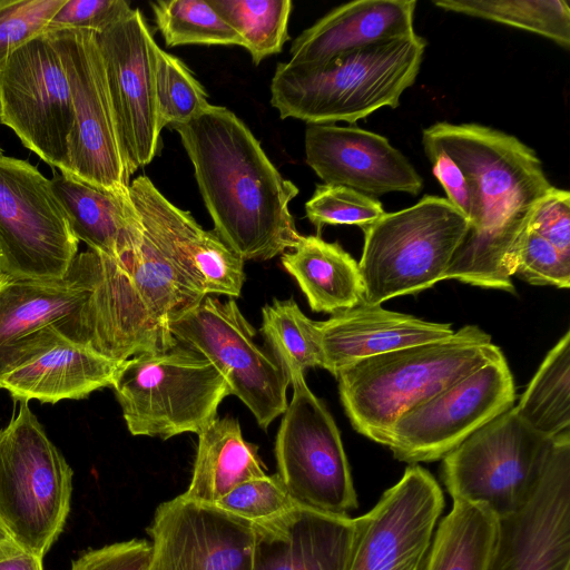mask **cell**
I'll return each mask as SVG.
<instances>
[{
    "instance_id": "1",
    "label": "cell",
    "mask_w": 570,
    "mask_h": 570,
    "mask_svg": "<svg viewBox=\"0 0 570 570\" xmlns=\"http://www.w3.org/2000/svg\"><path fill=\"white\" fill-rule=\"evenodd\" d=\"M129 194L141 238L120 258L98 253L97 282L86 304L90 346L119 362L175 346L168 322L207 295L185 248L184 209L147 176L132 179Z\"/></svg>"
},
{
    "instance_id": "2",
    "label": "cell",
    "mask_w": 570,
    "mask_h": 570,
    "mask_svg": "<svg viewBox=\"0 0 570 570\" xmlns=\"http://www.w3.org/2000/svg\"><path fill=\"white\" fill-rule=\"evenodd\" d=\"M422 145L444 150L473 190L469 229L443 281L515 293L511 277L539 202L553 187L535 151L517 137L479 124L439 121Z\"/></svg>"
},
{
    "instance_id": "3",
    "label": "cell",
    "mask_w": 570,
    "mask_h": 570,
    "mask_svg": "<svg viewBox=\"0 0 570 570\" xmlns=\"http://www.w3.org/2000/svg\"><path fill=\"white\" fill-rule=\"evenodd\" d=\"M170 127L194 166L214 232L234 253L244 262L267 261L295 247L302 235L289 204L299 190L233 111L209 105Z\"/></svg>"
},
{
    "instance_id": "4",
    "label": "cell",
    "mask_w": 570,
    "mask_h": 570,
    "mask_svg": "<svg viewBox=\"0 0 570 570\" xmlns=\"http://www.w3.org/2000/svg\"><path fill=\"white\" fill-rule=\"evenodd\" d=\"M502 354L491 336L465 325L445 340L371 356L341 370L340 399L353 429L384 445L394 423Z\"/></svg>"
},
{
    "instance_id": "5",
    "label": "cell",
    "mask_w": 570,
    "mask_h": 570,
    "mask_svg": "<svg viewBox=\"0 0 570 570\" xmlns=\"http://www.w3.org/2000/svg\"><path fill=\"white\" fill-rule=\"evenodd\" d=\"M425 47V39L413 32L322 63L281 62L271 104L282 119L355 124L383 107H399L420 72Z\"/></svg>"
},
{
    "instance_id": "6",
    "label": "cell",
    "mask_w": 570,
    "mask_h": 570,
    "mask_svg": "<svg viewBox=\"0 0 570 570\" xmlns=\"http://www.w3.org/2000/svg\"><path fill=\"white\" fill-rule=\"evenodd\" d=\"M469 226V219L446 198L432 195L407 208L384 213L363 229L358 262L363 302L382 305L443 281Z\"/></svg>"
},
{
    "instance_id": "7",
    "label": "cell",
    "mask_w": 570,
    "mask_h": 570,
    "mask_svg": "<svg viewBox=\"0 0 570 570\" xmlns=\"http://www.w3.org/2000/svg\"><path fill=\"white\" fill-rule=\"evenodd\" d=\"M111 387L130 434L163 440L197 434L230 395L217 367L179 342L122 361Z\"/></svg>"
},
{
    "instance_id": "8",
    "label": "cell",
    "mask_w": 570,
    "mask_h": 570,
    "mask_svg": "<svg viewBox=\"0 0 570 570\" xmlns=\"http://www.w3.org/2000/svg\"><path fill=\"white\" fill-rule=\"evenodd\" d=\"M73 472L28 402L0 429V522L23 549L43 558L70 511Z\"/></svg>"
},
{
    "instance_id": "9",
    "label": "cell",
    "mask_w": 570,
    "mask_h": 570,
    "mask_svg": "<svg viewBox=\"0 0 570 570\" xmlns=\"http://www.w3.org/2000/svg\"><path fill=\"white\" fill-rule=\"evenodd\" d=\"M552 440L524 423L513 405L442 459V481L453 501L509 517L531 499Z\"/></svg>"
},
{
    "instance_id": "10",
    "label": "cell",
    "mask_w": 570,
    "mask_h": 570,
    "mask_svg": "<svg viewBox=\"0 0 570 570\" xmlns=\"http://www.w3.org/2000/svg\"><path fill=\"white\" fill-rule=\"evenodd\" d=\"M97 274L98 253L88 248L60 279L0 275V381L65 338L90 346L86 304Z\"/></svg>"
},
{
    "instance_id": "11",
    "label": "cell",
    "mask_w": 570,
    "mask_h": 570,
    "mask_svg": "<svg viewBox=\"0 0 570 570\" xmlns=\"http://www.w3.org/2000/svg\"><path fill=\"white\" fill-rule=\"evenodd\" d=\"M177 342L206 357L224 375L230 395L253 413L258 425H268L287 407V372L259 347L255 328L234 299L222 302L206 295L168 322Z\"/></svg>"
},
{
    "instance_id": "12",
    "label": "cell",
    "mask_w": 570,
    "mask_h": 570,
    "mask_svg": "<svg viewBox=\"0 0 570 570\" xmlns=\"http://www.w3.org/2000/svg\"><path fill=\"white\" fill-rule=\"evenodd\" d=\"M293 396L275 440L277 474L303 507L348 515L358 507L340 431L304 373L289 372Z\"/></svg>"
},
{
    "instance_id": "13",
    "label": "cell",
    "mask_w": 570,
    "mask_h": 570,
    "mask_svg": "<svg viewBox=\"0 0 570 570\" xmlns=\"http://www.w3.org/2000/svg\"><path fill=\"white\" fill-rule=\"evenodd\" d=\"M50 179L33 165L0 156V275L60 279L78 254Z\"/></svg>"
},
{
    "instance_id": "14",
    "label": "cell",
    "mask_w": 570,
    "mask_h": 570,
    "mask_svg": "<svg viewBox=\"0 0 570 570\" xmlns=\"http://www.w3.org/2000/svg\"><path fill=\"white\" fill-rule=\"evenodd\" d=\"M0 122L52 168L70 176V87L52 31L18 48L0 75Z\"/></svg>"
},
{
    "instance_id": "15",
    "label": "cell",
    "mask_w": 570,
    "mask_h": 570,
    "mask_svg": "<svg viewBox=\"0 0 570 570\" xmlns=\"http://www.w3.org/2000/svg\"><path fill=\"white\" fill-rule=\"evenodd\" d=\"M50 31L67 71L73 109L68 140L70 176L107 189L129 190L131 174L95 32Z\"/></svg>"
},
{
    "instance_id": "16",
    "label": "cell",
    "mask_w": 570,
    "mask_h": 570,
    "mask_svg": "<svg viewBox=\"0 0 570 570\" xmlns=\"http://www.w3.org/2000/svg\"><path fill=\"white\" fill-rule=\"evenodd\" d=\"M514 401L513 376L501 355L406 412L391 428L384 445L409 464L442 460Z\"/></svg>"
},
{
    "instance_id": "17",
    "label": "cell",
    "mask_w": 570,
    "mask_h": 570,
    "mask_svg": "<svg viewBox=\"0 0 570 570\" xmlns=\"http://www.w3.org/2000/svg\"><path fill=\"white\" fill-rule=\"evenodd\" d=\"M443 509L434 476L410 464L377 503L356 518L347 570H421Z\"/></svg>"
},
{
    "instance_id": "18",
    "label": "cell",
    "mask_w": 570,
    "mask_h": 570,
    "mask_svg": "<svg viewBox=\"0 0 570 570\" xmlns=\"http://www.w3.org/2000/svg\"><path fill=\"white\" fill-rule=\"evenodd\" d=\"M104 61L122 147L132 175L159 151L163 129L156 99L155 55L158 45L141 11H132L95 32Z\"/></svg>"
},
{
    "instance_id": "19",
    "label": "cell",
    "mask_w": 570,
    "mask_h": 570,
    "mask_svg": "<svg viewBox=\"0 0 570 570\" xmlns=\"http://www.w3.org/2000/svg\"><path fill=\"white\" fill-rule=\"evenodd\" d=\"M498 520L488 570H570V431L553 438L529 502Z\"/></svg>"
},
{
    "instance_id": "20",
    "label": "cell",
    "mask_w": 570,
    "mask_h": 570,
    "mask_svg": "<svg viewBox=\"0 0 570 570\" xmlns=\"http://www.w3.org/2000/svg\"><path fill=\"white\" fill-rule=\"evenodd\" d=\"M147 532V570H254L252 523L180 494L160 503Z\"/></svg>"
},
{
    "instance_id": "21",
    "label": "cell",
    "mask_w": 570,
    "mask_h": 570,
    "mask_svg": "<svg viewBox=\"0 0 570 570\" xmlns=\"http://www.w3.org/2000/svg\"><path fill=\"white\" fill-rule=\"evenodd\" d=\"M305 156L324 184L371 197L392 191L416 196L423 187L420 174L386 137L358 127L307 125Z\"/></svg>"
},
{
    "instance_id": "22",
    "label": "cell",
    "mask_w": 570,
    "mask_h": 570,
    "mask_svg": "<svg viewBox=\"0 0 570 570\" xmlns=\"http://www.w3.org/2000/svg\"><path fill=\"white\" fill-rule=\"evenodd\" d=\"M253 525L254 570H347L356 518L298 505L278 519Z\"/></svg>"
},
{
    "instance_id": "23",
    "label": "cell",
    "mask_w": 570,
    "mask_h": 570,
    "mask_svg": "<svg viewBox=\"0 0 570 570\" xmlns=\"http://www.w3.org/2000/svg\"><path fill=\"white\" fill-rule=\"evenodd\" d=\"M317 327L323 368L335 377L341 370L361 360L454 334L450 324L423 321L364 302L317 322Z\"/></svg>"
},
{
    "instance_id": "24",
    "label": "cell",
    "mask_w": 570,
    "mask_h": 570,
    "mask_svg": "<svg viewBox=\"0 0 570 570\" xmlns=\"http://www.w3.org/2000/svg\"><path fill=\"white\" fill-rule=\"evenodd\" d=\"M415 0H356L332 9L292 43L291 62L322 63L414 31Z\"/></svg>"
},
{
    "instance_id": "25",
    "label": "cell",
    "mask_w": 570,
    "mask_h": 570,
    "mask_svg": "<svg viewBox=\"0 0 570 570\" xmlns=\"http://www.w3.org/2000/svg\"><path fill=\"white\" fill-rule=\"evenodd\" d=\"M120 364L88 345L65 338L3 376L0 390L8 391L14 402L80 400L111 386Z\"/></svg>"
},
{
    "instance_id": "26",
    "label": "cell",
    "mask_w": 570,
    "mask_h": 570,
    "mask_svg": "<svg viewBox=\"0 0 570 570\" xmlns=\"http://www.w3.org/2000/svg\"><path fill=\"white\" fill-rule=\"evenodd\" d=\"M50 181L79 242L116 259L136 248L142 226L129 190L107 189L57 171Z\"/></svg>"
},
{
    "instance_id": "27",
    "label": "cell",
    "mask_w": 570,
    "mask_h": 570,
    "mask_svg": "<svg viewBox=\"0 0 570 570\" xmlns=\"http://www.w3.org/2000/svg\"><path fill=\"white\" fill-rule=\"evenodd\" d=\"M187 499L215 504L237 485L265 476L258 448L245 441L236 419L216 416L198 433Z\"/></svg>"
},
{
    "instance_id": "28",
    "label": "cell",
    "mask_w": 570,
    "mask_h": 570,
    "mask_svg": "<svg viewBox=\"0 0 570 570\" xmlns=\"http://www.w3.org/2000/svg\"><path fill=\"white\" fill-rule=\"evenodd\" d=\"M313 312L336 314L363 302L358 263L338 243L318 235L303 236L281 257Z\"/></svg>"
},
{
    "instance_id": "29",
    "label": "cell",
    "mask_w": 570,
    "mask_h": 570,
    "mask_svg": "<svg viewBox=\"0 0 570 570\" xmlns=\"http://www.w3.org/2000/svg\"><path fill=\"white\" fill-rule=\"evenodd\" d=\"M499 520L481 505L453 501L436 524L421 570H488Z\"/></svg>"
},
{
    "instance_id": "30",
    "label": "cell",
    "mask_w": 570,
    "mask_h": 570,
    "mask_svg": "<svg viewBox=\"0 0 570 570\" xmlns=\"http://www.w3.org/2000/svg\"><path fill=\"white\" fill-rule=\"evenodd\" d=\"M514 407L524 423L547 438L570 431L569 331L546 355Z\"/></svg>"
},
{
    "instance_id": "31",
    "label": "cell",
    "mask_w": 570,
    "mask_h": 570,
    "mask_svg": "<svg viewBox=\"0 0 570 570\" xmlns=\"http://www.w3.org/2000/svg\"><path fill=\"white\" fill-rule=\"evenodd\" d=\"M446 11L482 18L570 47V8L564 0H435Z\"/></svg>"
},
{
    "instance_id": "32",
    "label": "cell",
    "mask_w": 570,
    "mask_h": 570,
    "mask_svg": "<svg viewBox=\"0 0 570 570\" xmlns=\"http://www.w3.org/2000/svg\"><path fill=\"white\" fill-rule=\"evenodd\" d=\"M262 315L261 332L287 374L324 366L317 322L309 320L293 298L274 299L263 307Z\"/></svg>"
},
{
    "instance_id": "33",
    "label": "cell",
    "mask_w": 570,
    "mask_h": 570,
    "mask_svg": "<svg viewBox=\"0 0 570 570\" xmlns=\"http://www.w3.org/2000/svg\"><path fill=\"white\" fill-rule=\"evenodd\" d=\"M242 37L255 65L279 53L288 40L291 0H208Z\"/></svg>"
},
{
    "instance_id": "34",
    "label": "cell",
    "mask_w": 570,
    "mask_h": 570,
    "mask_svg": "<svg viewBox=\"0 0 570 570\" xmlns=\"http://www.w3.org/2000/svg\"><path fill=\"white\" fill-rule=\"evenodd\" d=\"M158 30L168 47L181 45L240 46L242 37L205 0L151 2Z\"/></svg>"
},
{
    "instance_id": "35",
    "label": "cell",
    "mask_w": 570,
    "mask_h": 570,
    "mask_svg": "<svg viewBox=\"0 0 570 570\" xmlns=\"http://www.w3.org/2000/svg\"><path fill=\"white\" fill-rule=\"evenodd\" d=\"M184 244L207 295L238 297L245 282L244 261L214 230H205L187 210L183 216Z\"/></svg>"
},
{
    "instance_id": "36",
    "label": "cell",
    "mask_w": 570,
    "mask_h": 570,
    "mask_svg": "<svg viewBox=\"0 0 570 570\" xmlns=\"http://www.w3.org/2000/svg\"><path fill=\"white\" fill-rule=\"evenodd\" d=\"M155 87L163 128L186 122L210 105L204 87L188 67L159 47L155 55Z\"/></svg>"
},
{
    "instance_id": "37",
    "label": "cell",
    "mask_w": 570,
    "mask_h": 570,
    "mask_svg": "<svg viewBox=\"0 0 570 570\" xmlns=\"http://www.w3.org/2000/svg\"><path fill=\"white\" fill-rule=\"evenodd\" d=\"M305 213L320 236L326 225H355L363 230L385 212L374 197L348 187L322 184L306 202Z\"/></svg>"
},
{
    "instance_id": "38",
    "label": "cell",
    "mask_w": 570,
    "mask_h": 570,
    "mask_svg": "<svg viewBox=\"0 0 570 570\" xmlns=\"http://www.w3.org/2000/svg\"><path fill=\"white\" fill-rule=\"evenodd\" d=\"M215 505L252 524H262L287 514L301 504L275 473L237 485Z\"/></svg>"
},
{
    "instance_id": "39",
    "label": "cell",
    "mask_w": 570,
    "mask_h": 570,
    "mask_svg": "<svg viewBox=\"0 0 570 570\" xmlns=\"http://www.w3.org/2000/svg\"><path fill=\"white\" fill-rule=\"evenodd\" d=\"M66 0H0V75L10 56L46 31Z\"/></svg>"
},
{
    "instance_id": "40",
    "label": "cell",
    "mask_w": 570,
    "mask_h": 570,
    "mask_svg": "<svg viewBox=\"0 0 570 570\" xmlns=\"http://www.w3.org/2000/svg\"><path fill=\"white\" fill-rule=\"evenodd\" d=\"M513 275L531 285H550L568 289L570 258L562 255L550 242L528 229Z\"/></svg>"
},
{
    "instance_id": "41",
    "label": "cell",
    "mask_w": 570,
    "mask_h": 570,
    "mask_svg": "<svg viewBox=\"0 0 570 570\" xmlns=\"http://www.w3.org/2000/svg\"><path fill=\"white\" fill-rule=\"evenodd\" d=\"M132 11L125 0H66L46 31L86 29L101 32Z\"/></svg>"
},
{
    "instance_id": "42",
    "label": "cell",
    "mask_w": 570,
    "mask_h": 570,
    "mask_svg": "<svg viewBox=\"0 0 570 570\" xmlns=\"http://www.w3.org/2000/svg\"><path fill=\"white\" fill-rule=\"evenodd\" d=\"M529 230L550 242L570 258V194L552 187L537 205Z\"/></svg>"
},
{
    "instance_id": "43",
    "label": "cell",
    "mask_w": 570,
    "mask_h": 570,
    "mask_svg": "<svg viewBox=\"0 0 570 570\" xmlns=\"http://www.w3.org/2000/svg\"><path fill=\"white\" fill-rule=\"evenodd\" d=\"M150 556V542L131 539L86 551L70 570H147Z\"/></svg>"
},
{
    "instance_id": "44",
    "label": "cell",
    "mask_w": 570,
    "mask_h": 570,
    "mask_svg": "<svg viewBox=\"0 0 570 570\" xmlns=\"http://www.w3.org/2000/svg\"><path fill=\"white\" fill-rule=\"evenodd\" d=\"M432 171L446 193V199L471 220L473 190L460 166L444 150L423 145Z\"/></svg>"
},
{
    "instance_id": "45",
    "label": "cell",
    "mask_w": 570,
    "mask_h": 570,
    "mask_svg": "<svg viewBox=\"0 0 570 570\" xmlns=\"http://www.w3.org/2000/svg\"><path fill=\"white\" fill-rule=\"evenodd\" d=\"M42 559L13 539L0 543V570H43Z\"/></svg>"
},
{
    "instance_id": "46",
    "label": "cell",
    "mask_w": 570,
    "mask_h": 570,
    "mask_svg": "<svg viewBox=\"0 0 570 570\" xmlns=\"http://www.w3.org/2000/svg\"><path fill=\"white\" fill-rule=\"evenodd\" d=\"M10 539H12V538L10 537L8 531L4 529V527L0 522V543L4 542L7 540H10Z\"/></svg>"
},
{
    "instance_id": "47",
    "label": "cell",
    "mask_w": 570,
    "mask_h": 570,
    "mask_svg": "<svg viewBox=\"0 0 570 570\" xmlns=\"http://www.w3.org/2000/svg\"><path fill=\"white\" fill-rule=\"evenodd\" d=\"M3 155V149L0 147V156Z\"/></svg>"
}]
</instances>
